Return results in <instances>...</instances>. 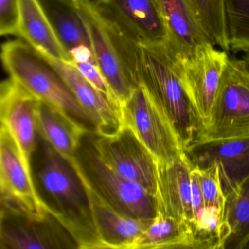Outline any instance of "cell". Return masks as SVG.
Segmentation results:
<instances>
[{"mask_svg":"<svg viewBox=\"0 0 249 249\" xmlns=\"http://www.w3.org/2000/svg\"><path fill=\"white\" fill-rule=\"evenodd\" d=\"M42 162L37 173L40 195L52 214L68 230L79 249H102L84 183L71 160L39 136Z\"/></svg>","mask_w":249,"mask_h":249,"instance_id":"6da1fadb","label":"cell"},{"mask_svg":"<svg viewBox=\"0 0 249 249\" xmlns=\"http://www.w3.org/2000/svg\"><path fill=\"white\" fill-rule=\"evenodd\" d=\"M138 76L178 133L185 151L202 138L205 125L176 72L165 44L139 45Z\"/></svg>","mask_w":249,"mask_h":249,"instance_id":"7a4b0ae2","label":"cell"},{"mask_svg":"<svg viewBox=\"0 0 249 249\" xmlns=\"http://www.w3.org/2000/svg\"><path fill=\"white\" fill-rule=\"evenodd\" d=\"M1 59L10 77L37 98L97 127L95 118L80 104L56 70L25 40L3 43Z\"/></svg>","mask_w":249,"mask_h":249,"instance_id":"3957f363","label":"cell"},{"mask_svg":"<svg viewBox=\"0 0 249 249\" xmlns=\"http://www.w3.org/2000/svg\"><path fill=\"white\" fill-rule=\"evenodd\" d=\"M120 108L124 126L132 130L157 161L170 164L185 155L174 125L142 84Z\"/></svg>","mask_w":249,"mask_h":249,"instance_id":"277c9868","label":"cell"},{"mask_svg":"<svg viewBox=\"0 0 249 249\" xmlns=\"http://www.w3.org/2000/svg\"><path fill=\"white\" fill-rule=\"evenodd\" d=\"M249 136V72L240 60L230 59L220 82L209 122L199 141Z\"/></svg>","mask_w":249,"mask_h":249,"instance_id":"5b68a950","label":"cell"},{"mask_svg":"<svg viewBox=\"0 0 249 249\" xmlns=\"http://www.w3.org/2000/svg\"><path fill=\"white\" fill-rule=\"evenodd\" d=\"M76 158L93 187L118 211L138 219L152 220L157 216L156 196L109 168L94 148L81 150L80 147Z\"/></svg>","mask_w":249,"mask_h":249,"instance_id":"8992f818","label":"cell"},{"mask_svg":"<svg viewBox=\"0 0 249 249\" xmlns=\"http://www.w3.org/2000/svg\"><path fill=\"white\" fill-rule=\"evenodd\" d=\"M205 43L188 54L168 49L176 72L204 125L211 117L218 87L230 58L227 51Z\"/></svg>","mask_w":249,"mask_h":249,"instance_id":"52a82bcc","label":"cell"},{"mask_svg":"<svg viewBox=\"0 0 249 249\" xmlns=\"http://www.w3.org/2000/svg\"><path fill=\"white\" fill-rule=\"evenodd\" d=\"M0 202L1 209L33 214L51 212L37 192L31 164L2 124L0 129Z\"/></svg>","mask_w":249,"mask_h":249,"instance_id":"ba28073f","label":"cell"},{"mask_svg":"<svg viewBox=\"0 0 249 249\" xmlns=\"http://www.w3.org/2000/svg\"><path fill=\"white\" fill-rule=\"evenodd\" d=\"M0 249H79V246L51 212L33 214L1 209Z\"/></svg>","mask_w":249,"mask_h":249,"instance_id":"9c48e42d","label":"cell"},{"mask_svg":"<svg viewBox=\"0 0 249 249\" xmlns=\"http://www.w3.org/2000/svg\"><path fill=\"white\" fill-rule=\"evenodd\" d=\"M91 145L109 168L156 196L157 160L130 129L124 126L113 135H97Z\"/></svg>","mask_w":249,"mask_h":249,"instance_id":"30bf717a","label":"cell"},{"mask_svg":"<svg viewBox=\"0 0 249 249\" xmlns=\"http://www.w3.org/2000/svg\"><path fill=\"white\" fill-rule=\"evenodd\" d=\"M91 1L103 19L138 44L167 43V27L158 0Z\"/></svg>","mask_w":249,"mask_h":249,"instance_id":"8fae6325","label":"cell"},{"mask_svg":"<svg viewBox=\"0 0 249 249\" xmlns=\"http://www.w3.org/2000/svg\"><path fill=\"white\" fill-rule=\"evenodd\" d=\"M75 3L88 32L96 63L121 106L139 85L126 68L93 2L75 0Z\"/></svg>","mask_w":249,"mask_h":249,"instance_id":"7c38bea8","label":"cell"},{"mask_svg":"<svg viewBox=\"0 0 249 249\" xmlns=\"http://www.w3.org/2000/svg\"><path fill=\"white\" fill-rule=\"evenodd\" d=\"M40 102V99L11 77L1 84V124L11 132L30 164L39 136Z\"/></svg>","mask_w":249,"mask_h":249,"instance_id":"4fadbf2b","label":"cell"},{"mask_svg":"<svg viewBox=\"0 0 249 249\" xmlns=\"http://www.w3.org/2000/svg\"><path fill=\"white\" fill-rule=\"evenodd\" d=\"M76 168L89 199L91 216L103 249H133L138 237L153 220L128 216L107 202L89 181L76 157L71 160Z\"/></svg>","mask_w":249,"mask_h":249,"instance_id":"5bb4252c","label":"cell"},{"mask_svg":"<svg viewBox=\"0 0 249 249\" xmlns=\"http://www.w3.org/2000/svg\"><path fill=\"white\" fill-rule=\"evenodd\" d=\"M193 167L217 164L226 197L249 172V136L199 141L186 149Z\"/></svg>","mask_w":249,"mask_h":249,"instance_id":"9a60e30c","label":"cell"},{"mask_svg":"<svg viewBox=\"0 0 249 249\" xmlns=\"http://www.w3.org/2000/svg\"><path fill=\"white\" fill-rule=\"evenodd\" d=\"M42 56L60 75L80 104L95 118L97 135H113L123 127L120 106L97 89L73 64Z\"/></svg>","mask_w":249,"mask_h":249,"instance_id":"2e32d148","label":"cell"},{"mask_svg":"<svg viewBox=\"0 0 249 249\" xmlns=\"http://www.w3.org/2000/svg\"><path fill=\"white\" fill-rule=\"evenodd\" d=\"M157 163V199L160 213L193 224L192 162L186 154L170 164Z\"/></svg>","mask_w":249,"mask_h":249,"instance_id":"e0dca14e","label":"cell"},{"mask_svg":"<svg viewBox=\"0 0 249 249\" xmlns=\"http://www.w3.org/2000/svg\"><path fill=\"white\" fill-rule=\"evenodd\" d=\"M158 1L168 36L165 45L172 52L188 54L211 43L188 0Z\"/></svg>","mask_w":249,"mask_h":249,"instance_id":"ac0fdd59","label":"cell"},{"mask_svg":"<svg viewBox=\"0 0 249 249\" xmlns=\"http://www.w3.org/2000/svg\"><path fill=\"white\" fill-rule=\"evenodd\" d=\"M88 130L79 120L62 109L40 100L38 134L67 160L76 157Z\"/></svg>","mask_w":249,"mask_h":249,"instance_id":"d6986e66","label":"cell"},{"mask_svg":"<svg viewBox=\"0 0 249 249\" xmlns=\"http://www.w3.org/2000/svg\"><path fill=\"white\" fill-rule=\"evenodd\" d=\"M19 37L40 54L72 64V58L58 38L40 0H18Z\"/></svg>","mask_w":249,"mask_h":249,"instance_id":"ffe728a7","label":"cell"},{"mask_svg":"<svg viewBox=\"0 0 249 249\" xmlns=\"http://www.w3.org/2000/svg\"><path fill=\"white\" fill-rule=\"evenodd\" d=\"M249 240V172L226 197L221 249H246Z\"/></svg>","mask_w":249,"mask_h":249,"instance_id":"44dd1931","label":"cell"},{"mask_svg":"<svg viewBox=\"0 0 249 249\" xmlns=\"http://www.w3.org/2000/svg\"><path fill=\"white\" fill-rule=\"evenodd\" d=\"M195 249L192 224L159 213L135 242L133 249Z\"/></svg>","mask_w":249,"mask_h":249,"instance_id":"7402d4cb","label":"cell"},{"mask_svg":"<svg viewBox=\"0 0 249 249\" xmlns=\"http://www.w3.org/2000/svg\"><path fill=\"white\" fill-rule=\"evenodd\" d=\"M40 2L68 53L78 46H87L91 49L88 32L78 14L75 0H40Z\"/></svg>","mask_w":249,"mask_h":249,"instance_id":"603a6c76","label":"cell"},{"mask_svg":"<svg viewBox=\"0 0 249 249\" xmlns=\"http://www.w3.org/2000/svg\"><path fill=\"white\" fill-rule=\"evenodd\" d=\"M229 50L249 53V0H222Z\"/></svg>","mask_w":249,"mask_h":249,"instance_id":"cb8c5ba5","label":"cell"},{"mask_svg":"<svg viewBox=\"0 0 249 249\" xmlns=\"http://www.w3.org/2000/svg\"><path fill=\"white\" fill-rule=\"evenodd\" d=\"M201 27L214 46L229 50L222 0H188Z\"/></svg>","mask_w":249,"mask_h":249,"instance_id":"d4e9b609","label":"cell"},{"mask_svg":"<svg viewBox=\"0 0 249 249\" xmlns=\"http://www.w3.org/2000/svg\"><path fill=\"white\" fill-rule=\"evenodd\" d=\"M195 169L199 178L205 206L218 207L224 213L226 196L221 186L218 164H212L202 168L195 167Z\"/></svg>","mask_w":249,"mask_h":249,"instance_id":"484cf974","label":"cell"},{"mask_svg":"<svg viewBox=\"0 0 249 249\" xmlns=\"http://www.w3.org/2000/svg\"><path fill=\"white\" fill-rule=\"evenodd\" d=\"M19 33L18 0H0V34L19 37Z\"/></svg>","mask_w":249,"mask_h":249,"instance_id":"4316f807","label":"cell"},{"mask_svg":"<svg viewBox=\"0 0 249 249\" xmlns=\"http://www.w3.org/2000/svg\"><path fill=\"white\" fill-rule=\"evenodd\" d=\"M73 65L78 68L81 73L89 81H90L97 89L100 90L106 97H108L112 101L118 104L111 89L107 85L104 77L102 75L97 63H95V62H85V63H74Z\"/></svg>","mask_w":249,"mask_h":249,"instance_id":"83f0119b","label":"cell"},{"mask_svg":"<svg viewBox=\"0 0 249 249\" xmlns=\"http://www.w3.org/2000/svg\"><path fill=\"white\" fill-rule=\"evenodd\" d=\"M192 199L195 219L196 215L206 206H205V199H204L197 173L196 169L194 167L192 170Z\"/></svg>","mask_w":249,"mask_h":249,"instance_id":"f1b7e54d","label":"cell"},{"mask_svg":"<svg viewBox=\"0 0 249 249\" xmlns=\"http://www.w3.org/2000/svg\"><path fill=\"white\" fill-rule=\"evenodd\" d=\"M242 65L244 67L245 69L249 72V53H246L244 56L240 59Z\"/></svg>","mask_w":249,"mask_h":249,"instance_id":"f546056e","label":"cell"},{"mask_svg":"<svg viewBox=\"0 0 249 249\" xmlns=\"http://www.w3.org/2000/svg\"><path fill=\"white\" fill-rule=\"evenodd\" d=\"M246 249H249V242H248L247 245H246Z\"/></svg>","mask_w":249,"mask_h":249,"instance_id":"4dcf8cb0","label":"cell"}]
</instances>
